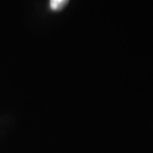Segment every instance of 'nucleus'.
I'll use <instances>...</instances> for the list:
<instances>
[{
  "label": "nucleus",
  "instance_id": "obj_1",
  "mask_svg": "<svg viewBox=\"0 0 153 153\" xmlns=\"http://www.w3.org/2000/svg\"><path fill=\"white\" fill-rule=\"evenodd\" d=\"M68 3V0H49V7L52 10H60Z\"/></svg>",
  "mask_w": 153,
  "mask_h": 153
}]
</instances>
